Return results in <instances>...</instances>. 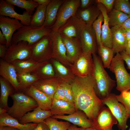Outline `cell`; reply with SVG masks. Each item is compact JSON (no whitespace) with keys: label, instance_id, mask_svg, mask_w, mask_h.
I'll return each mask as SVG.
<instances>
[{"label":"cell","instance_id":"10","mask_svg":"<svg viewBox=\"0 0 130 130\" xmlns=\"http://www.w3.org/2000/svg\"><path fill=\"white\" fill-rule=\"evenodd\" d=\"M31 46L24 41L11 44L7 48L6 54L2 59L11 63L16 60H26L31 58Z\"/></svg>","mask_w":130,"mask_h":130},{"label":"cell","instance_id":"27","mask_svg":"<svg viewBox=\"0 0 130 130\" xmlns=\"http://www.w3.org/2000/svg\"><path fill=\"white\" fill-rule=\"evenodd\" d=\"M65 0H51L47 5L46 19L43 26L50 28L54 24L59 9Z\"/></svg>","mask_w":130,"mask_h":130},{"label":"cell","instance_id":"11","mask_svg":"<svg viewBox=\"0 0 130 130\" xmlns=\"http://www.w3.org/2000/svg\"><path fill=\"white\" fill-rule=\"evenodd\" d=\"M83 53L85 54H96L98 46L96 34L92 26L86 24L79 37Z\"/></svg>","mask_w":130,"mask_h":130},{"label":"cell","instance_id":"34","mask_svg":"<svg viewBox=\"0 0 130 130\" xmlns=\"http://www.w3.org/2000/svg\"><path fill=\"white\" fill-rule=\"evenodd\" d=\"M47 5H39L33 15L32 16L30 25L38 27L44 25L46 19V13Z\"/></svg>","mask_w":130,"mask_h":130},{"label":"cell","instance_id":"56","mask_svg":"<svg viewBox=\"0 0 130 130\" xmlns=\"http://www.w3.org/2000/svg\"><path fill=\"white\" fill-rule=\"evenodd\" d=\"M7 110L2 107L0 108V115L4 114L7 112Z\"/></svg>","mask_w":130,"mask_h":130},{"label":"cell","instance_id":"39","mask_svg":"<svg viewBox=\"0 0 130 130\" xmlns=\"http://www.w3.org/2000/svg\"><path fill=\"white\" fill-rule=\"evenodd\" d=\"M103 21H104L103 17L101 13L92 25L96 34L98 46L102 44L101 40V37L102 24Z\"/></svg>","mask_w":130,"mask_h":130},{"label":"cell","instance_id":"15","mask_svg":"<svg viewBox=\"0 0 130 130\" xmlns=\"http://www.w3.org/2000/svg\"><path fill=\"white\" fill-rule=\"evenodd\" d=\"M23 26L17 19L0 16V28L6 40V46L7 48L11 45L12 38L15 32Z\"/></svg>","mask_w":130,"mask_h":130},{"label":"cell","instance_id":"28","mask_svg":"<svg viewBox=\"0 0 130 130\" xmlns=\"http://www.w3.org/2000/svg\"><path fill=\"white\" fill-rule=\"evenodd\" d=\"M38 124L33 123L22 124L7 112L0 116V126H8L19 130H33Z\"/></svg>","mask_w":130,"mask_h":130},{"label":"cell","instance_id":"59","mask_svg":"<svg viewBox=\"0 0 130 130\" xmlns=\"http://www.w3.org/2000/svg\"></svg>","mask_w":130,"mask_h":130},{"label":"cell","instance_id":"19","mask_svg":"<svg viewBox=\"0 0 130 130\" xmlns=\"http://www.w3.org/2000/svg\"><path fill=\"white\" fill-rule=\"evenodd\" d=\"M112 48L114 54L125 50L127 42L125 29L121 26H117L111 28Z\"/></svg>","mask_w":130,"mask_h":130},{"label":"cell","instance_id":"16","mask_svg":"<svg viewBox=\"0 0 130 130\" xmlns=\"http://www.w3.org/2000/svg\"><path fill=\"white\" fill-rule=\"evenodd\" d=\"M13 5L6 0H0V15L16 19L20 21L23 25H30L31 15L25 11L22 14H19L14 10Z\"/></svg>","mask_w":130,"mask_h":130},{"label":"cell","instance_id":"38","mask_svg":"<svg viewBox=\"0 0 130 130\" xmlns=\"http://www.w3.org/2000/svg\"><path fill=\"white\" fill-rule=\"evenodd\" d=\"M44 122L50 130H67L71 125L68 121H59L51 117L46 119Z\"/></svg>","mask_w":130,"mask_h":130},{"label":"cell","instance_id":"51","mask_svg":"<svg viewBox=\"0 0 130 130\" xmlns=\"http://www.w3.org/2000/svg\"><path fill=\"white\" fill-rule=\"evenodd\" d=\"M6 40L1 30H0V44L6 45Z\"/></svg>","mask_w":130,"mask_h":130},{"label":"cell","instance_id":"42","mask_svg":"<svg viewBox=\"0 0 130 130\" xmlns=\"http://www.w3.org/2000/svg\"><path fill=\"white\" fill-rule=\"evenodd\" d=\"M61 84L63 88L67 100L74 104V95L71 84L64 82H62Z\"/></svg>","mask_w":130,"mask_h":130},{"label":"cell","instance_id":"30","mask_svg":"<svg viewBox=\"0 0 130 130\" xmlns=\"http://www.w3.org/2000/svg\"><path fill=\"white\" fill-rule=\"evenodd\" d=\"M101 13L97 5H91L85 9H78L76 15L86 25L91 26Z\"/></svg>","mask_w":130,"mask_h":130},{"label":"cell","instance_id":"31","mask_svg":"<svg viewBox=\"0 0 130 130\" xmlns=\"http://www.w3.org/2000/svg\"><path fill=\"white\" fill-rule=\"evenodd\" d=\"M0 84V103L2 107L7 110L9 108L8 105V97L14 93V89H15L9 82L1 76Z\"/></svg>","mask_w":130,"mask_h":130},{"label":"cell","instance_id":"58","mask_svg":"<svg viewBox=\"0 0 130 130\" xmlns=\"http://www.w3.org/2000/svg\"><path fill=\"white\" fill-rule=\"evenodd\" d=\"M129 118H130V116H129ZM130 130V127L129 129V130Z\"/></svg>","mask_w":130,"mask_h":130},{"label":"cell","instance_id":"5","mask_svg":"<svg viewBox=\"0 0 130 130\" xmlns=\"http://www.w3.org/2000/svg\"><path fill=\"white\" fill-rule=\"evenodd\" d=\"M124 61L120 53L113 58L109 68L114 73L116 79V89L121 92L130 89V74L126 70Z\"/></svg>","mask_w":130,"mask_h":130},{"label":"cell","instance_id":"44","mask_svg":"<svg viewBox=\"0 0 130 130\" xmlns=\"http://www.w3.org/2000/svg\"><path fill=\"white\" fill-rule=\"evenodd\" d=\"M115 0H97L95 2L103 5L106 9L107 12H110L113 9Z\"/></svg>","mask_w":130,"mask_h":130},{"label":"cell","instance_id":"22","mask_svg":"<svg viewBox=\"0 0 130 130\" xmlns=\"http://www.w3.org/2000/svg\"><path fill=\"white\" fill-rule=\"evenodd\" d=\"M97 6L100 10L104 18V23L102 26L101 40L102 45L112 48V44L111 29L109 24V18L107 10L102 4L97 3Z\"/></svg>","mask_w":130,"mask_h":130},{"label":"cell","instance_id":"9","mask_svg":"<svg viewBox=\"0 0 130 130\" xmlns=\"http://www.w3.org/2000/svg\"><path fill=\"white\" fill-rule=\"evenodd\" d=\"M94 67L92 55L83 53L69 68L75 77L84 78L93 76Z\"/></svg>","mask_w":130,"mask_h":130},{"label":"cell","instance_id":"54","mask_svg":"<svg viewBox=\"0 0 130 130\" xmlns=\"http://www.w3.org/2000/svg\"><path fill=\"white\" fill-rule=\"evenodd\" d=\"M0 130H19L17 129L8 126H0Z\"/></svg>","mask_w":130,"mask_h":130},{"label":"cell","instance_id":"4","mask_svg":"<svg viewBox=\"0 0 130 130\" xmlns=\"http://www.w3.org/2000/svg\"><path fill=\"white\" fill-rule=\"evenodd\" d=\"M52 31L50 29L43 26L23 25L13 34L11 44L22 41L27 42L32 46L44 36L50 35Z\"/></svg>","mask_w":130,"mask_h":130},{"label":"cell","instance_id":"25","mask_svg":"<svg viewBox=\"0 0 130 130\" xmlns=\"http://www.w3.org/2000/svg\"><path fill=\"white\" fill-rule=\"evenodd\" d=\"M49 61L39 62L30 58L26 60H16L11 63L14 66L18 74L31 73Z\"/></svg>","mask_w":130,"mask_h":130},{"label":"cell","instance_id":"40","mask_svg":"<svg viewBox=\"0 0 130 130\" xmlns=\"http://www.w3.org/2000/svg\"><path fill=\"white\" fill-rule=\"evenodd\" d=\"M116 97L130 115V89L121 92L119 95H116Z\"/></svg>","mask_w":130,"mask_h":130},{"label":"cell","instance_id":"24","mask_svg":"<svg viewBox=\"0 0 130 130\" xmlns=\"http://www.w3.org/2000/svg\"><path fill=\"white\" fill-rule=\"evenodd\" d=\"M24 93L33 98L42 109L50 110L53 100L33 86H31Z\"/></svg>","mask_w":130,"mask_h":130},{"label":"cell","instance_id":"41","mask_svg":"<svg viewBox=\"0 0 130 130\" xmlns=\"http://www.w3.org/2000/svg\"><path fill=\"white\" fill-rule=\"evenodd\" d=\"M114 9L130 15V2L128 0H115Z\"/></svg>","mask_w":130,"mask_h":130},{"label":"cell","instance_id":"55","mask_svg":"<svg viewBox=\"0 0 130 130\" xmlns=\"http://www.w3.org/2000/svg\"><path fill=\"white\" fill-rule=\"evenodd\" d=\"M127 41L130 40V28L125 29Z\"/></svg>","mask_w":130,"mask_h":130},{"label":"cell","instance_id":"32","mask_svg":"<svg viewBox=\"0 0 130 130\" xmlns=\"http://www.w3.org/2000/svg\"><path fill=\"white\" fill-rule=\"evenodd\" d=\"M17 75L19 84L17 92L24 93L34 82L38 80L35 76L30 73H17Z\"/></svg>","mask_w":130,"mask_h":130},{"label":"cell","instance_id":"18","mask_svg":"<svg viewBox=\"0 0 130 130\" xmlns=\"http://www.w3.org/2000/svg\"><path fill=\"white\" fill-rule=\"evenodd\" d=\"M63 82L61 79L57 77L38 79L32 85L53 100L57 88Z\"/></svg>","mask_w":130,"mask_h":130},{"label":"cell","instance_id":"35","mask_svg":"<svg viewBox=\"0 0 130 130\" xmlns=\"http://www.w3.org/2000/svg\"><path fill=\"white\" fill-rule=\"evenodd\" d=\"M109 15V24L111 27L122 26L130 15L125 14L114 8L110 12Z\"/></svg>","mask_w":130,"mask_h":130},{"label":"cell","instance_id":"20","mask_svg":"<svg viewBox=\"0 0 130 130\" xmlns=\"http://www.w3.org/2000/svg\"><path fill=\"white\" fill-rule=\"evenodd\" d=\"M56 119L65 120L84 128L91 127L92 122L88 118L83 111L79 110L72 114L67 115H54L51 117Z\"/></svg>","mask_w":130,"mask_h":130},{"label":"cell","instance_id":"43","mask_svg":"<svg viewBox=\"0 0 130 130\" xmlns=\"http://www.w3.org/2000/svg\"><path fill=\"white\" fill-rule=\"evenodd\" d=\"M53 99L67 101L65 96L63 88L61 84L57 88L54 95Z\"/></svg>","mask_w":130,"mask_h":130},{"label":"cell","instance_id":"12","mask_svg":"<svg viewBox=\"0 0 130 130\" xmlns=\"http://www.w3.org/2000/svg\"><path fill=\"white\" fill-rule=\"evenodd\" d=\"M117 122L109 108L103 106L92 121V127L96 130H112Z\"/></svg>","mask_w":130,"mask_h":130},{"label":"cell","instance_id":"3","mask_svg":"<svg viewBox=\"0 0 130 130\" xmlns=\"http://www.w3.org/2000/svg\"><path fill=\"white\" fill-rule=\"evenodd\" d=\"M10 96L13 100V104L9 108L7 113L19 121L27 113L38 106L33 98L23 92H17Z\"/></svg>","mask_w":130,"mask_h":130},{"label":"cell","instance_id":"37","mask_svg":"<svg viewBox=\"0 0 130 130\" xmlns=\"http://www.w3.org/2000/svg\"><path fill=\"white\" fill-rule=\"evenodd\" d=\"M13 5L25 10L26 12L31 15L35 8L39 5L33 0H6Z\"/></svg>","mask_w":130,"mask_h":130},{"label":"cell","instance_id":"2","mask_svg":"<svg viewBox=\"0 0 130 130\" xmlns=\"http://www.w3.org/2000/svg\"><path fill=\"white\" fill-rule=\"evenodd\" d=\"M92 56L94 65L92 76L95 83L94 90L97 96L101 99L111 93L116 81L111 78L105 70L100 57L96 54Z\"/></svg>","mask_w":130,"mask_h":130},{"label":"cell","instance_id":"17","mask_svg":"<svg viewBox=\"0 0 130 130\" xmlns=\"http://www.w3.org/2000/svg\"><path fill=\"white\" fill-rule=\"evenodd\" d=\"M61 35L66 48L67 59L72 64L83 53L80 39Z\"/></svg>","mask_w":130,"mask_h":130},{"label":"cell","instance_id":"13","mask_svg":"<svg viewBox=\"0 0 130 130\" xmlns=\"http://www.w3.org/2000/svg\"><path fill=\"white\" fill-rule=\"evenodd\" d=\"M50 35L52 43V58L69 68L72 64L67 59L66 48L61 35L58 31H52Z\"/></svg>","mask_w":130,"mask_h":130},{"label":"cell","instance_id":"60","mask_svg":"<svg viewBox=\"0 0 130 130\" xmlns=\"http://www.w3.org/2000/svg\"></svg>","mask_w":130,"mask_h":130},{"label":"cell","instance_id":"36","mask_svg":"<svg viewBox=\"0 0 130 130\" xmlns=\"http://www.w3.org/2000/svg\"><path fill=\"white\" fill-rule=\"evenodd\" d=\"M98 51L104 67L109 69L114 54L113 49L104 46L102 44L98 46Z\"/></svg>","mask_w":130,"mask_h":130},{"label":"cell","instance_id":"33","mask_svg":"<svg viewBox=\"0 0 130 130\" xmlns=\"http://www.w3.org/2000/svg\"><path fill=\"white\" fill-rule=\"evenodd\" d=\"M31 74L35 76L38 79L57 77L50 60Z\"/></svg>","mask_w":130,"mask_h":130},{"label":"cell","instance_id":"7","mask_svg":"<svg viewBox=\"0 0 130 130\" xmlns=\"http://www.w3.org/2000/svg\"><path fill=\"white\" fill-rule=\"evenodd\" d=\"M80 4V0H65L59 9L54 24L50 29L57 31L69 19L76 15Z\"/></svg>","mask_w":130,"mask_h":130},{"label":"cell","instance_id":"6","mask_svg":"<svg viewBox=\"0 0 130 130\" xmlns=\"http://www.w3.org/2000/svg\"><path fill=\"white\" fill-rule=\"evenodd\" d=\"M116 95L114 93H111L105 98L100 100L104 105L107 106L117 120L118 128L120 130H126L128 127L127 124V121L130 115L123 105L119 102Z\"/></svg>","mask_w":130,"mask_h":130},{"label":"cell","instance_id":"49","mask_svg":"<svg viewBox=\"0 0 130 130\" xmlns=\"http://www.w3.org/2000/svg\"><path fill=\"white\" fill-rule=\"evenodd\" d=\"M122 26L125 29L130 28V17L124 22Z\"/></svg>","mask_w":130,"mask_h":130},{"label":"cell","instance_id":"52","mask_svg":"<svg viewBox=\"0 0 130 130\" xmlns=\"http://www.w3.org/2000/svg\"><path fill=\"white\" fill-rule=\"evenodd\" d=\"M85 129L82 127L78 128L75 125L71 124L67 130H84Z\"/></svg>","mask_w":130,"mask_h":130},{"label":"cell","instance_id":"50","mask_svg":"<svg viewBox=\"0 0 130 130\" xmlns=\"http://www.w3.org/2000/svg\"><path fill=\"white\" fill-rule=\"evenodd\" d=\"M34 1L38 3L39 5H47L51 0H33Z\"/></svg>","mask_w":130,"mask_h":130},{"label":"cell","instance_id":"26","mask_svg":"<svg viewBox=\"0 0 130 130\" xmlns=\"http://www.w3.org/2000/svg\"><path fill=\"white\" fill-rule=\"evenodd\" d=\"M78 109L74 104L67 101L53 99L50 110L54 115L63 116L70 115L76 112Z\"/></svg>","mask_w":130,"mask_h":130},{"label":"cell","instance_id":"57","mask_svg":"<svg viewBox=\"0 0 130 130\" xmlns=\"http://www.w3.org/2000/svg\"><path fill=\"white\" fill-rule=\"evenodd\" d=\"M84 130H96L92 127L85 128Z\"/></svg>","mask_w":130,"mask_h":130},{"label":"cell","instance_id":"1","mask_svg":"<svg viewBox=\"0 0 130 130\" xmlns=\"http://www.w3.org/2000/svg\"><path fill=\"white\" fill-rule=\"evenodd\" d=\"M70 84L75 106L78 110L84 111L92 122L104 105L95 93V83L93 76L75 77Z\"/></svg>","mask_w":130,"mask_h":130},{"label":"cell","instance_id":"48","mask_svg":"<svg viewBox=\"0 0 130 130\" xmlns=\"http://www.w3.org/2000/svg\"><path fill=\"white\" fill-rule=\"evenodd\" d=\"M33 130H50L47 125L44 122L38 124Z\"/></svg>","mask_w":130,"mask_h":130},{"label":"cell","instance_id":"21","mask_svg":"<svg viewBox=\"0 0 130 130\" xmlns=\"http://www.w3.org/2000/svg\"><path fill=\"white\" fill-rule=\"evenodd\" d=\"M0 75L9 82L17 91L19 83L15 68L11 63L2 58L0 60Z\"/></svg>","mask_w":130,"mask_h":130},{"label":"cell","instance_id":"14","mask_svg":"<svg viewBox=\"0 0 130 130\" xmlns=\"http://www.w3.org/2000/svg\"><path fill=\"white\" fill-rule=\"evenodd\" d=\"M85 25L86 24L76 15L69 19L57 31L61 35L79 39L82 29Z\"/></svg>","mask_w":130,"mask_h":130},{"label":"cell","instance_id":"46","mask_svg":"<svg viewBox=\"0 0 130 130\" xmlns=\"http://www.w3.org/2000/svg\"><path fill=\"white\" fill-rule=\"evenodd\" d=\"M94 1L92 0H81L80 7L81 8V9H85L91 5L93 2Z\"/></svg>","mask_w":130,"mask_h":130},{"label":"cell","instance_id":"8","mask_svg":"<svg viewBox=\"0 0 130 130\" xmlns=\"http://www.w3.org/2000/svg\"><path fill=\"white\" fill-rule=\"evenodd\" d=\"M31 47V59L40 62L49 60L52 58V43L50 34L43 37Z\"/></svg>","mask_w":130,"mask_h":130},{"label":"cell","instance_id":"29","mask_svg":"<svg viewBox=\"0 0 130 130\" xmlns=\"http://www.w3.org/2000/svg\"><path fill=\"white\" fill-rule=\"evenodd\" d=\"M50 61L53 66L57 76L63 82L70 84L75 77L70 68L55 59L52 58Z\"/></svg>","mask_w":130,"mask_h":130},{"label":"cell","instance_id":"47","mask_svg":"<svg viewBox=\"0 0 130 130\" xmlns=\"http://www.w3.org/2000/svg\"><path fill=\"white\" fill-rule=\"evenodd\" d=\"M7 48L6 45L0 44V57L3 59L6 53Z\"/></svg>","mask_w":130,"mask_h":130},{"label":"cell","instance_id":"45","mask_svg":"<svg viewBox=\"0 0 130 130\" xmlns=\"http://www.w3.org/2000/svg\"><path fill=\"white\" fill-rule=\"evenodd\" d=\"M120 53L124 61L125 62L127 68L130 70V55L127 54L125 51Z\"/></svg>","mask_w":130,"mask_h":130},{"label":"cell","instance_id":"53","mask_svg":"<svg viewBox=\"0 0 130 130\" xmlns=\"http://www.w3.org/2000/svg\"><path fill=\"white\" fill-rule=\"evenodd\" d=\"M125 51L127 54L130 55V40L127 41Z\"/></svg>","mask_w":130,"mask_h":130},{"label":"cell","instance_id":"23","mask_svg":"<svg viewBox=\"0 0 130 130\" xmlns=\"http://www.w3.org/2000/svg\"><path fill=\"white\" fill-rule=\"evenodd\" d=\"M53 115L51 110H45L38 106L31 112L25 114L19 121L22 124L31 123L38 124L44 122L47 118Z\"/></svg>","mask_w":130,"mask_h":130}]
</instances>
